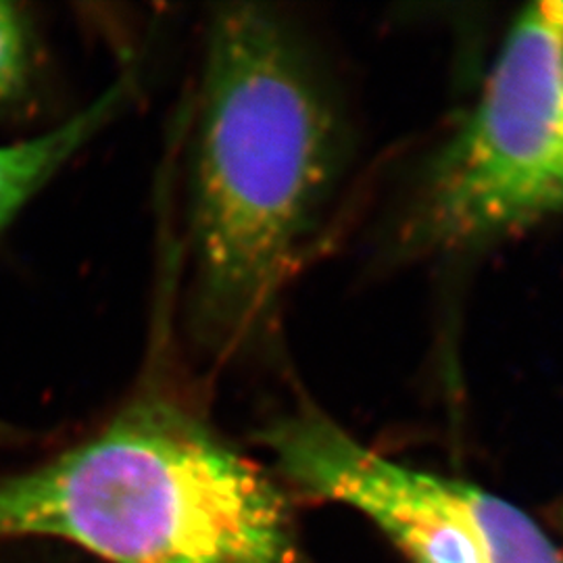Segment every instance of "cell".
I'll return each instance as SVG.
<instances>
[{"instance_id": "8992f818", "label": "cell", "mask_w": 563, "mask_h": 563, "mask_svg": "<svg viewBox=\"0 0 563 563\" xmlns=\"http://www.w3.org/2000/svg\"><path fill=\"white\" fill-rule=\"evenodd\" d=\"M32 36L27 21L11 2H0V102L11 101L27 84Z\"/></svg>"}, {"instance_id": "5b68a950", "label": "cell", "mask_w": 563, "mask_h": 563, "mask_svg": "<svg viewBox=\"0 0 563 563\" xmlns=\"http://www.w3.org/2000/svg\"><path fill=\"white\" fill-rule=\"evenodd\" d=\"M130 86V76H123L57 128L27 141L0 144V232L81 146L115 118L128 99Z\"/></svg>"}, {"instance_id": "277c9868", "label": "cell", "mask_w": 563, "mask_h": 563, "mask_svg": "<svg viewBox=\"0 0 563 563\" xmlns=\"http://www.w3.org/2000/svg\"><path fill=\"white\" fill-rule=\"evenodd\" d=\"M288 483L357 509L413 563H562L516 505L474 484L393 462L313 409L260 432Z\"/></svg>"}, {"instance_id": "52a82bcc", "label": "cell", "mask_w": 563, "mask_h": 563, "mask_svg": "<svg viewBox=\"0 0 563 563\" xmlns=\"http://www.w3.org/2000/svg\"><path fill=\"white\" fill-rule=\"evenodd\" d=\"M11 434V430L4 426V423L0 422V437H9Z\"/></svg>"}, {"instance_id": "3957f363", "label": "cell", "mask_w": 563, "mask_h": 563, "mask_svg": "<svg viewBox=\"0 0 563 563\" xmlns=\"http://www.w3.org/2000/svg\"><path fill=\"white\" fill-rule=\"evenodd\" d=\"M563 213V0L511 23L483 92L428 163L413 249L460 253Z\"/></svg>"}, {"instance_id": "6da1fadb", "label": "cell", "mask_w": 563, "mask_h": 563, "mask_svg": "<svg viewBox=\"0 0 563 563\" xmlns=\"http://www.w3.org/2000/svg\"><path fill=\"white\" fill-rule=\"evenodd\" d=\"M190 180L192 309L244 339L301 263L342 162L336 109L290 27L260 4L209 21Z\"/></svg>"}, {"instance_id": "7a4b0ae2", "label": "cell", "mask_w": 563, "mask_h": 563, "mask_svg": "<svg viewBox=\"0 0 563 563\" xmlns=\"http://www.w3.org/2000/svg\"><path fill=\"white\" fill-rule=\"evenodd\" d=\"M59 539L107 563H309L278 486L165 395L0 478V541Z\"/></svg>"}]
</instances>
